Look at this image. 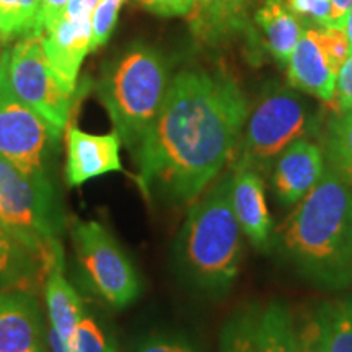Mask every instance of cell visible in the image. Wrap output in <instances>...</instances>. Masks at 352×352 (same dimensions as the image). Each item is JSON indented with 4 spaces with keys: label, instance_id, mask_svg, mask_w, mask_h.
Instances as JSON below:
<instances>
[{
    "label": "cell",
    "instance_id": "cell-2",
    "mask_svg": "<svg viewBox=\"0 0 352 352\" xmlns=\"http://www.w3.org/2000/svg\"><path fill=\"white\" fill-rule=\"evenodd\" d=\"M276 246L298 274L327 289L352 285V189L331 170L274 235Z\"/></svg>",
    "mask_w": 352,
    "mask_h": 352
},
{
    "label": "cell",
    "instance_id": "cell-25",
    "mask_svg": "<svg viewBox=\"0 0 352 352\" xmlns=\"http://www.w3.org/2000/svg\"><path fill=\"white\" fill-rule=\"evenodd\" d=\"M329 352H352V296L331 303Z\"/></svg>",
    "mask_w": 352,
    "mask_h": 352
},
{
    "label": "cell",
    "instance_id": "cell-27",
    "mask_svg": "<svg viewBox=\"0 0 352 352\" xmlns=\"http://www.w3.org/2000/svg\"><path fill=\"white\" fill-rule=\"evenodd\" d=\"M122 0H98L91 13V41L90 52L104 46L111 36L120 15Z\"/></svg>",
    "mask_w": 352,
    "mask_h": 352
},
{
    "label": "cell",
    "instance_id": "cell-12",
    "mask_svg": "<svg viewBox=\"0 0 352 352\" xmlns=\"http://www.w3.org/2000/svg\"><path fill=\"white\" fill-rule=\"evenodd\" d=\"M0 352H50L43 310L28 290L0 292Z\"/></svg>",
    "mask_w": 352,
    "mask_h": 352
},
{
    "label": "cell",
    "instance_id": "cell-13",
    "mask_svg": "<svg viewBox=\"0 0 352 352\" xmlns=\"http://www.w3.org/2000/svg\"><path fill=\"white\" fill-rule=\"evenodd\" d=\"M323 151L307 138L297 139L285 147L271 168V183L277 201L296 206L314 189L324 173Z\"/></svg>",
    "mask_w": 352,
    "mask_h": 352
},
{
    "label": "cell",
    "instance_id": "cell-11",
    "mask_svg": "<svg viewBox=\"0 0 352 352\" xmlns=\"http://www.w3.org/2000/svg\"><path fill=\"white\" fill-rule=\"evenodd\" d=\"M43 47L57 77L69 90H77L82 63L90 52L91 13L65 7L57 19L41 30Z\"/></svg>",
    "mask_w": 352,
    "mask_h": 352
},
{
    "label": "cell",
    "instance_id": "cell-5",
    "mask_svg": "<svg viewBox=\"0 0 352 352\" xmlns=\"http://www.w3.org/2000/svg\"><path fill=\"white\" fill-rule=\"evenodd\" d=\"M310 122L308 107L300 95L285 87L270 88L250 108L230 168L270 175L279 153L305 138Z\"/></svg>",
    "mask_w": 352,
    "mask_h": 352
},
{
    "label": "cell",
    "instance_id": "cell-18",
    "mask_svg": "<svg viewBox=\"0 0 352 352\" xmlns=\"http://www.w3.org/2000/svg\"><path fill=\"white\" fill-rule=\"evenodd\" d=\"M254 19L271 56L283 67H287L290 54L305 26L290 12L285 0H264Z\"/></svg>",
    "mask_w": 352,
    "mask_h": 352
},
{
    "label": "cell",
    "instance_id": "cell-24",
    "mask_svg": "<svg viewBox=\"0 0 352 352\" xmlns=\"http://www.w3.org/2000/svg\"><path fill=\"white\" fill-rule=\"evenodd\" d=\"M248 0H196L195 7H197V19L201 20L202 33L206 34H217L223 32L230 20H235L236 13L241 12L245 3Z\"/></svg>",
    "mask_w": 352,
    "mask_h": 352
},
{
    "label": "cell",
    "instance_id": "cell-20",
    "mask_svg": "<svg viewBox=\"0 0 352 352\" xmlns=\"http://www.w3.org/2000/svg\"><path fill=\"white\" fill-rule=\"evenodd\" d=\"M320 147L328 168L352 189V111L336 113L327 122Z\"/></svg>",
    "mask_w": 352,
    "mask_h": 352
},
{
    "label": "cell",
    "instance_id": "cell-26",
    "mask_svg": "<svg viewBox=\"0 0 352 352\" xmlns=\"http://www.w3.org/2000/svg\"><path fill=\"white\" fill-rule=\"evenodd\" d=\"M65 346L67 352H114L107 333L87 311Z\"/></svg>",
    "mask_w": 352,
    "mask_h": 352
},
{
    "label": "cell",
    "instance_id": "cell-7",
    "mask_svg": "<svg viewBox=\"0 0 352 352\" xmlns=\"http://www.w3.org/2000/svg\"><path fill=\"white\" fill-rule=\"evenodd\" d=\"M0 72L21 103L50 124L64 131L72 114L76 91L57 77L43 47L41 33H30L0 56Z\"/></svg>",
    "mask_w": 352,
    "mask_h": 352
},
{
    "label": "cell",
    "instance_id": "cell-28",
    "mask_svg": "<svg viewBox=\"0 0 352 352\" xmlns=\"http://www.w3.org/2000/svg\"><path fill=\"white\" fill-rule=\"evenodd\" d=\"M290 12L302 21L303 26H334L331 0H285Z\"/></svg>",
    "mask_w": 352,
    "mask_h": 352
},
{
    "label": "cell",
    "instance_id": "cell-8",
    "mask_svg": "<svg viewBox=\"0 0 352 352\" xmlns=\"http://www.w3.org/2000/svg\"><path fill=\"white\" fill-rule=\"evenodd\" d=\"M0 223L44 256L64 223L54 183L34 179L0 157Z\"/></svg>",
    "mask_w": 352,
    "mask_h": 352
},
{
    "label": "cell",
    "instance_id": "cell-17",
    "mask_svg": "<svg viewBox=\"0 0 352 352\" xmlns=\"http://www.w3.org/2000/svg\"><path fill=\"white\" fill-rule=\"evenodd\" d=\"M44 277V256L0 223V292L28 290Z\"/></svg>",
    "mask_w": 352,
    "mask_h": 352
},
{
    "label": "cell",
    "instance_id": "cell-1",
    "mask_svg": "<svg viewBox=\"0 0 352 352\" xmlns=\"http://www.w3.org/2000/svg\"><path fill=\"white\" fill-rule=\"evenodd\" d=\"M248 111L239 82L222 70L175 74L164 107L132 151L145 197L192 204L230 165Z\"/></svg>",
    "mask_w": 352,
    "mask_h": 352
},
{
    "label": "cell",
    "instance_id": "cell-23",
    "mask_svg": "<svg viewBox=\"0 0 352 352\" xmlns=\"http://www.w3.org/2000/svg\"><path fill=\"white\" fill-rule=\"evenodd\" d=\"M43 0H0V36L15 38L36 32Z\"/></svg>",
    "mask_w": 352,
    "mask_h": 352
},
{
    "label": "cell",
    "instance_id": "cell-16",
    "mask_svg": "<svg viewBox=\"0 0 352 352\" xmlns=\"http://www.w3.org/2000/svg\"><path fill=\"white\" fill-rule=\"evenodd\" d=\"M232 208L241 232L259 252L272 243V220L263 176L253 170H232Z\"/></svg>",
    "mask_w": 352,
    "mask_h": 352
},
{
    "label": "cell",
    "instance_id": "cell-4",
    "mask_svg": "<svg viewBox=\"0 0 352 352\" xmlns=\"http://www.w3.org/2000/svg\"><path fill=\"white\" fill-rule=\"evenodd\" d=\"M170 83L165 56L142 43L132 44L104 67L98 96L114 132L131 152L160 113Z\"/></svg>",
    "mask_w": 352,
    "mask_h": 352
},
{
    "label": "cell",
    "instance_id": "cell-32",
    "mask_svg": "<svg viewBox=\"0 0 352 352\" xmlns=\"http://www.w3.org/2000/svg\"><path fill=\"white\" fill-rule=\"evenodd\" d=\"M70 0H43L41 2V10H39V16H38V25H36V32L34 33H41V30L44 26H47L52 23L57 16L63 13V10L67 7V3Z\"/></svg>",
    "mask_w": 352,
    "mask_h": 352
},
{
    "label": "cell",
    "instance_id": "cell-31",
    "mask_svg": "<svg viewBox=\"0 0 352 352\" xmlns=\"http://www.w3.org/2000/svg\"><path fill=\"white\" fill-rule=\"evenodd\" d=\"M148 10L162 16H183L195 8L196 0H140Z\"/></svg>",
    "mask_w": 352,
    "mask_h": 352
},
{
    "label": "cell",
    "instance_id": "cell-6",
    "mask_svg": "<svg viewBox=\"0 0 352 352\" xmlns=\"http://www.w3.org/2000/svg\"><path fill=\"white\" fill-rule=\"evenodd\" d=\"M69 232L87 289L114 310L138 300L142 292L140 276L111 232L96 220L76 217Z\"/></svg>",
    "mask_w": 352,
    "mask_h": 352
},
{
    "label": "cell",
    "instance_id": "cell-9",
    "mask_svg": "<svg viewBox=\"0 0 352 352\" xmlns=\"http://www.w3.org/2000/svg\"><path fill=\"white\" fill-rule=\"evenodd\" d=\"M63 131L26 107L0 72V157L25 175L54 183V165Z\"/></svg>",
    "mask_w": 352,
    "mask_h": 352
},
{
    "label": "cell",
    "instance_id": "cell-34",
    "mask_svg": "<svg viewBox=\"0 0 352 352\" xmlns=\"http://www.w3.org/2000/svg\"><path fill=\"white\" fill-rule=\"evenodd\" d=\"M341 28L344 30L347 43H349V51H351V54H352V7L349 8V12L346 13L344 20H342Z\"/></svg>",
    "mask_w": 352,
    "mask_h": 352
},
{
    "label": "cell",
    "instance_id": "cell-21",
    "mask_svg": "<svg viewBox=\"0 0 352 352\" xmlns=\"http://www.w3.org/2000/svg\"><path fill=\"white\" fill-rule=\"evenodd\" d=\"M329 302H318L303 311L296 323L297 352H329Z\"/></svg>",
    "mask_w": 352,
    "mask_h": 352
},
{
    "label": "cell",
    "instance_id": "cell-3",
    "mask_svg": "<svg viewBox=\"0 0 352 352\" xmlns=\"http://www.w3.org/2000/svg\"><path fill=\"white\" fill-rule=\"evenodd\" d=\"M230 195L228 170L189 204L175 241V259L182 276L209 296L228 292L239 277L243 256V232Z\"/></svg>",
    "mask_w": 352,
    "mask_h": 352
},
{
    "label": "cell",
    "instance_id": "cell-14",
    "mask_svg": "<svg viewBox=\"0 0 352 352\" xmlns=\"http://www.w3.org/2000/svg\"><path fill=\"white\" fill-rule=\"evenodd\" d=\"M67 160H65V182L69 186H82L98 176L124 171L121 164V139L113 134H88L70 126L65 134Z\"/></svg>",
    "mask_w": 352,
    "mask_h": 352
},
{
    "label": "cell",
    "instance_id": "cell-15",
    "mask_svg": "<svg viewBox=\"0 0 352 352\" xmlns=\"http://www.w3.org/2000/svg\"><path fill=\"white\" fill-rule=\"evenodd\" d=\"M64 248L54 240L44 254V297L52 329L67 344L85 315V305L64 274Z\"/></svg>",
    "mask_w": 352,
    "mask_h": 352
},
{
    "label": "cell",
    "instance_id": "cell-29",
    "mask_svg": "<svg viewBox=\"0 0 352 352\" xmlns=\"http://www.w3.org/2000/svg\"><path fill=\"white\" fill-rule=\"evenodd\" d=\"M135 352H201L197 346L182 334L155 333L147 336Z\"/></svg>",
    "mask_w": 352,
    "mask_h": 352
},
{
    "label": "cell",
    "instance_id": "cell-19",
    "mask_svg": "<svg viewBox=\"0 0 352 352\" xmlns=\"http://www.w3.org/2000/svg\"><path fill=\"white\" fill-rule=\"evenodd\" d=\"M258 352H297L296 320L287 303L272 300L259 310Z\"/></svg>",
    "mask_w": 352,
    "mask_h": 352
},
{
    "label": "cell",
    "instance_id": "cell-30",
    "mask_svg": "<svg viewBox=\"0 0 352 352\" xmlns=\"http://www.w3.org/2000/svg\"><path fill=\"white\" fill-rule=\"evenodd\" d=\"M331 104L336 113L352 111V54H349L338 72L336 90Z\"/></svg>",
    "mask_w": 352,
    "mask_h": 352
},
{
    "label": "cell",
    "instance_id": "cell-10",
    "mask_svg": "<svg viewBox=\"0 0 352 352\" xmlns=\"http://www.w3.org/2000/svg\"><path fill=\"white\" fill-rule=\"evenodd\" d=\"M349 54L344 30L305 26L287 63L290 87L331 104L338 72Z\"/></svg>",
    "mask_w": 352,
    "mask_h": 352
},
{
    "label": "cell",
    "instance_id": "cell-22",
    "mask_svg": "<svg viewBox=\"0 0 352 352\" xmlns=\"http://www.w3.org/2000/svg\"><path fill=\"white\" fill-rule=\"evenodd\" d=\"M259 310L254 307L236 311L220 331L219 352H258Z\"/></svg>",
    "mask_w": 352,
    "mask_h": 352
},
{
    "label": "cell",
    "instance_id": "cell-33",
    "mask_svg": "<svg viewBox=\"0 0 352 352\" xmlns=\"http://www.w3.org/2000/svg\"><path fill=\"white\" fill-rule=\"evenodd\" d=\"M331 6H333L334 26H336V28H341L346 13L349 12V8L352 7V0H331Z\"/></svg>",
    "mask_w": 352,
    "mask_h": 352
}]
</instances>
